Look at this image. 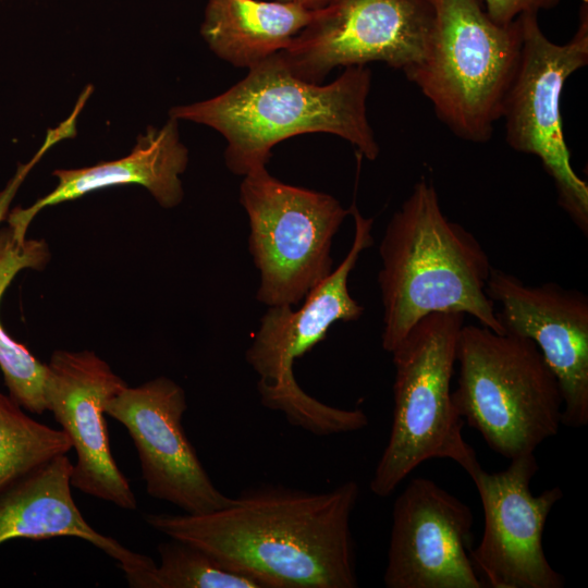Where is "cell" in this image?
I'll use <instances>...</instances> for the list:
<instances>
[{
    "instance_id": "1",
    "label": "cell",
    "mask_w": 588,
    "mask_h": 588,
    "mask_svg": "<svg viewBox=\"0 0 588 588\" xmlns=\"http://www.w3.org/2000/svg\"><path fill=\"white\" fill-rule=\"evenodd\" d=\"M358 498L354 480L324 492L260 485L209 513L147 514L145 520L262 588H355L351 517Z\"/></svg>"
},
{
    "instance_id": "2",
    "label": "cell",
    "mask_w": 588,
    "mask_h": 588,
    "mask_svg": "<svg viewBox=\"0 0 588 588\" xmlns=\"http://www.w3.org/2000/svg\"><path fill=\"white\" fill-rule=\"evenodd\" d=\"M370 86L366 65L345 68L329 84L311 83L295 76L278 52L220 95L173 107L169 117L219 132L225 164L236 175L267 168L275 145L308 133L336 135L373 161L380 149L367 115Z\"/></svg>"
},
{
    "instance_id": "3",
    "label": "cell",
    "mask_w": 588,
    "mask_h": 588,
    "mask_svg": "<svg viewBox=\"0 0 588 588\" xmlns=\"http://www.w3.org/2000/svg\"><path fill=\"white\" fill-rule=\"evenodd\" d=\"M383 306L381 344L391 353L424 317L470 315L505 333L486 293L492 269L479 241L441 209L434 186L420 179L390 219L379 246Z\"/></svg>"
},
{
    "instance_id": "4",
    "label": "cell",
    "mask_w": 588,
    "mask_h": 588,
    "mask_svg": "<svg viewBox=\"0 0 588 588\" xmlns=\"http://www.w3.org/2000/svg\"><path fill=\"white\" fill-rule=\"evenodd\" d=\"M431 37L421 62L405 74L457 137L486 143L520 54L518 19L495 23L483 0H429Z\"/></svg>"
},
{
    "instance_id": "5",
    "label": "cell",
    "mask_w": 588,
    "mask_h": 588,
    "mask_svg": "<svg viewBox=\"0 0 588 588\" xmlns=\"http://www.w3.org/2000/svg\"><path fill=\"white\" fill-rule=\"evenodd\" d=\"M454 406L495 453L512 460L562 426L559 382L536 344L483 326H463L457 343Z\"/></svg>"
},
{
    "instance_id": "6",
    "label": "cell",
    "mask_w": 588,
    "mask_h": 588,
    "mask_svg": "<svg viewBox=\"0 0 588 588\" xmlns=\"http://www.w3.org/2000/svg\"><path fill=\"white\" fill-rule=\"evenodd\" d=\"M464 317L455 311L430 314L391 352L393 418L369 486L379 498L390 495L428 460L449 458L464 469L477 460L463 438V419L451 389Z\"/></svg>"
},
{
    "instance_id": "7",
    "label": "cell",
    "mask_w": 588,
    "mask_h": 588,
    "mask_svg": "<svg viewBox=\"0 0 588 588\" xmlns=\"http://www.w3.org/2000/svg\"><path fill=\"white\" fill-rule=\"evenodd\" d=\"M355 232L352 246L331 273L293 310L289 305L269 307L246 352V359L259 376L260 401L269 409L281 412L287 421L316 436H332L360 430L368 425L359 408L344 409L327 405L308 395L297 384L293 365L324 340L336 321L357 320L363 306L348 291V277L363 250L373 243V219L365 218L353 204L350 207Z\"/></svg>"
},
{
    "instance_id": "8",
    "label": "cell",
    "mask_w": 588,
    "mask_h": 588,
    "mask_svg": "<svg viewBox=\"0 0 588 588\" xmlns=\"http://www.w3.org/2000/svg\"><path fill=\"white\" fill-rule=\"evenodd\" d=\"M243 177L240 201L260 277L256 297L268 307L297 305L333 270L332 241L351 210L329 194L281 182L267 168Z\"/></svg>"
},
{
    "instance_id": "9",
    "label": "cell",
    "mask_w": 588,
    "mask_h": 588,
    "mask_svg": "<svg viewBox=\"0 0 588 588\" xmlns=\"http://www.w3.org/2000/svg\"><path fill=\"white\" fill-rule=\"evenodd\" d=\"M517 19L522 45L502 107L505 139L512 149L540 160L553 180L558 204L587 235L588 185L571 164L561 96L567 78L588 63V5L581 3L577 29L565 44H555L546 36L537 13H524Z\"/></svg>"
},
{
    "instance_id": "10",
    "label": "cell",
    "mask_w": 588,
    "mask_h": 588,
    "mask_svg": "<svg viewBox=\"0 0 588 588\" xmlns=\"http://www.w3.org/2000/svg\"><path fill=\"white\" fill-rule=\"evenodd\" d=\"M433 26L429 0H334L279 54L297 77L322 83L335 68L380 61L408 73Z\"/></svg>"
},
{
    "instance_id": "11",
    "label": "cell",
    "mask_w": 588,
    "mask_h": 588,
    "mask_svg": "<svg viewBox=\"0 0 588 588\" xmlns=\"http://www.w3.org/2000/svg\"><path fill=\"white\" fill-rule=\"evenodd\" d=\"M499 473L486 471L478 460L465 471L478 491L483 510V534L470 550L481 580L492 588H562L565 579L549 563L542 535L560 487L535 495L530 482L539 469L534 453L510 460Z\"/></svg>"
},
{
    "instance_id": "12",
    "label": "cell",
    "mask_w": 588,
    "mask_h": 588,
    "mask_svg": "<svg viewBox=\"0 0 588 588\" xmlns=\"http://www.w3.org/2000/svg\"><path fill=\"white\" fill-rule=\"evenodd\" d=\"M184 390L167 377L124 388L103 407L121 422L137 450L147 493L187 514H205L229 505L232 498L213 485L187 439Z\"/></svg>"
},
{
    "instance_id": "13",
    "label": "cell",
    "mask_w": 588,
    "mask_h": 588,
    "mask_svg": "<svg viewBox=\"0 0 588 588\" xmlns=\"http://www.w3.org/2000/svg\"><path fill=\"white\" fill-rule=\"evenodd\" d=\"M473 512L429 478L412 479L392 512L388 588H482L470 559Z\"/></svg>"
},
{
    "instance_id": "14",
    "label": "cell",
    "mask_w": 588,
    "mask_h": 588,
    "mask_svg": "<svg viewBox=\"0 0 588 588\" xmlns=\"http://www.w3.org/2000/svg\"><path fill=\"white\" fill-rule=\"evenodd\" d=\"M127 384L93 351H54L47 364L45 401L76 453L71 485L124 510H136L128 480L112 456L105 404Z\"/></svg>"
},
{
    "instance_id": "15",
    "label": "cell",
    "mask_w": 588,
    "mask_h": 588,
    "mask_svg": "<svg viewBox=\"0 0 588 588\" xmlns=\"http://www.w3.org/2000/svg\"><path fill=\"white\" fill-rule=\"evenodd\" d=\"M486 293L499 305L505 333L531 340L554 373L563 399L562 425L588 424V298L554 283L527 285L491 269Z\"/></svg>"
},
{
    "instance_id": "16",
    "label": "cell",
    "mask_w": 588,
    "mask_h": 588,
    "mask_svg": "<svg viewBox=\"0 0 588 588\" xmlns=\"http://www.w3.org/2000/svg\"><path fill=\"white\" fill-rule=\"evenodd\" d=\"M177 120L160 127L149 126L137 136L131 152L117 160L101 161L79 169L52 172L56 187L27 208H15L8 216L9 229L24 241L35 216L46 207L74 200L107 187L137 184L145 187L163 208H174L184 196L181 175L188 164V150L182 143Z\"/></svg>"
},
{
    "instance_id": "17",
    "label": "cell",
    "mask_w": 588,
    "mask_h": 588,
    "mask_svg": "<svg viewBox=\"0 0 588 588\" xmlns=\"http://www.w3.org/2000/svg\"><path fill=\"white\" fill-rule=\"evenodd\" d=\"M73 463L59 455L0 491V544L13 539L47 540L77 537L119 563L124 575L151 569L156 563L94 529L71 492Z\"/></svg>"
},
{
    "instance_id": "18",
    "label": "cell",
    "mask_w": 588,
    "mask_h": 588,
    "mask_svg": "<svg viewBox=\"0 0 588 588\" xmlns=\"http://www.w3.org/2000/svg\"><path fill=\"white\" fill-rule=\"evenodd\" d=\"M316 11L273 0H208L200 34L217 57L249 70L286 49Z\"/></svg>"
},
{
    "instance_id": "19",
    "label": "cell",
    "mask_w": 588,
    "mask_h": 588,
    "mask_svg": "<svg viewBox=\"0 0 588 588\" xmlns=\"http://www.w3.org/2000/svg\"><path fill=\"white\" fill-rule=\"evenodd\" d=\"M49 258L47 245L39 241H17L10 229L0 233V298L22 269H40ZM0 369L9 395L24 409L47 411L45 381L47 364L37 359L23 344L11 338L0 322Z\"/></svg>"
},
{
    "instance_id": "20",
    "label": "cell",
    "mask_w": 588,
    "mask_h": 588,
    "mask_svg": "<svg viewBox=\"0 0 588 588\" xmlns=\"http://www.w3.org/2000/svg\"><path fill=\"white\" fill-rule=\"evenodd\" d=\"M23 409L0 392V491L72 449L63 430L30 418Z\"/></svg>"
},
{
    "instance_id": "21",
    "label": "cell",
    "mask_w": 588,
    "mask_h": 588,
    "mask_svg": "<svg viewBox=\"0 0 588 588\" xmlns=\"http://www.w3.org/2000/svg\"><path fill=\"white\" fill-rule=\"evenodd\" d=\"M160 564L126 575L134 588H262L253 577L229 569L206 551L171 539L157 548Z\"/></svg>"
},
{
    "instance_id": "22",
    "label": "cell",
    "mask_w": 588,
    "mask_h": 588,
    "mask_svg": "<svg viewBox=\"0 0 588 588\" xmlns=\"http://www.w3.org/2000/svg\"><path fill=\"white\" fill-rule=\"evenodd\" d=\"M561 0H483L489 16L498 24L513 23L524 13H537L556 7Z\"/></svg>"
},
{
    "instance_id": "23",
    "label": "cell",
    "mask_w": 588,
    "mask_h": 588,
    "mask_svg": "<svg viewBox=\"0 0 588 588\" xmlns=\"http://www.w3.org/2000/svg\"><path fill=\"white\" fill-rule=\"evenodd\" d=\"M47 151V146L41 145L39 150L33 156V158L28 162L19 164L14 175L11 177L4 188L0 191V222L8 215L10 205L15 197L20 186L24 182L25 177Z\"/></svg>"
},
{
    "instance_id": "24",
    "label": "cell",
    "mask_w": 588,
    "mask_h": 588,
    "mask_svg": "<svg viewBox=\"0 0 588 588\" xmlns=\"http://www.w3.org/2000/svg\"><path fill=\"white\" fill-rule=\"evenodd\" d=\"M273 1L295 4V5L306 8L308 10L316 11V10H320L328 7L334 0H273Z\"/></svg>"
}]
</instances>
